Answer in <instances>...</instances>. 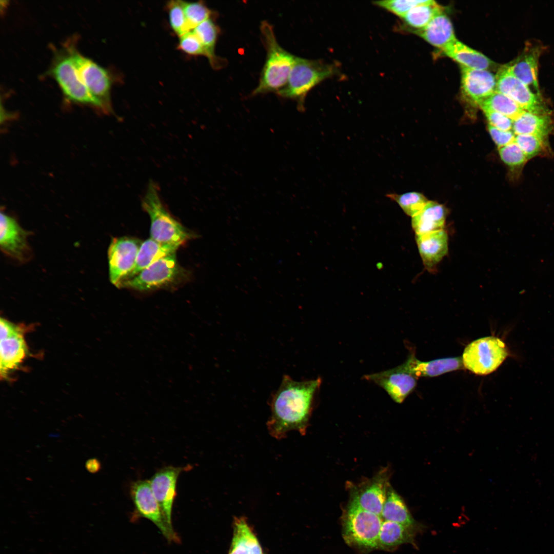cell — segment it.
<instances>
[{
    "mask_svg": "<svg viewBox=\"0 0 554 554\" xmlns=\"http://www.w3.org/2000/svg\"><path fill=\"white\" fill-rule=\"evenodd\" d=\"M389 472L381 469L371 479L352 487L349 501L361 509L381 517L390 486Z\"/></svg>",
    "mask_w": 554,
    "mask_h": 554,
    "instance_id": "cell-12",
    "label": "cell"
},
{
    "mask_svg": "<svg viewBox=\"0 0 554 554\" xmlns=\"http://www.w3.org/2000/svg\"><path fill=\"white\" fill-rule=\"evenodd\" d=\"M321 382L320 378L296 381L284 375L270 401L271 417L267 425L271 436L280 439L292 430L305 433Z\"/></svg>",
    "mask_w": 554,
    "mask_h": 554,
    "instance_id": "cell-1",
    "label": "cell"
},
{
    "mask_svg": "<svg viewBox=\"0 0 554 554\" xmlns=\"http://www.w3.org/2000/svg\"><path fill=\"white\" fill-rule=\"evenodd\" d=\"M177 48L189 55L207 56L203 46L192 30L179 37Z\"/></svg>",
    "mask_w": 554,
    "mask_h": 554,
    "instance_id": "cell-37",
    "label": "cell"
},
{
    "mask_svg": "<svg viewBox=\"0 0 554 554\" xmlns=\"http://www.w3.org/2000/svg\"><path fill=\"white\" fill-rule=\"evenodd\" d=\"M342 535L349 546L363 551L378 549L383 520L349 501L342 516Z\"/></svg>",
    "mask_w": 554,
    "mask_h": 554,
    "instance_id": "cell-4",
    "label": "cell"
},
{
    "mask_svg": "<svg viewBox=\"0 0 554 554\" xmlns=\"http://www.w3.org/2000/svg\"><path fill=\"white\" fill-rule=\"evenodd\" d=\"M381 517L384 521H391L411 527H423L410 513L402 497L390 485Z\"/></svg>",
    "mask_w": 554,
    "mask_h": 554,
    "instance_id": "cell-26",
    "label": "cell"
},
{
    "mask_svg": "<svg viewBox=\"0 0 554 554\" xmlns=\"http://www.w3.org/2000/svg\"><path fill=\"white\" fill-rule=\"evenodd\" d=\"M335 73L336 69L332 65L296 57L286 85L276 94L284 98L296 101L299 110H303L308 93Z\"/></svg>",
    "mask_w": 554,
    "mask_h": 554,
    "instance_id": "cell-5",
    "label": "cell"
},
{
    "mask_svg": "<svg viewBox=\"0 0 554 554\" xmlns=\"http://www.w3.org/2000/svg\"><path fill=\"white\" fill-rule=\"evenodd\" d=\"M499 153L502 161L510 167L520 166L528 160L515 141L499 148Z\"/></svg>",
    "mask_w": 554,
    "mask_h": 554,
    "instance_id": "cell-39",
    "label": "cell"
},
{
    "mask_svg": "<svg viewBox=\"0 0 554 554\" xmlns=\"http://www.w3.org/2000/svg\"><path fill=\"white\" fill-rule=\"evenodd\" d=\"M183 9L189 30H193L204 21L212 18L213 12L202 1H183Z\"/></svg>",
    "mask_w": 554,
    "mask_h": 554,
    "instance_id": "cell-34",
    "label": "cell"
},
{
    "mask_svg": "<svg viewBox=\"0 0 554 554\" xmlns=\"http://www.w3.org/2000/svg\"><path fill=\"white\" fill-rule=\"evenodd\" d=\"M443 51L448 56L460 63L461 66L486 70L491 65V61L486 56L457 39L448 45Z\"/></svg>",
    "mask_w": 554,
    "mask_h": 554,
    "instance_id": "cell-28",
    "label": "cell"
},
{
    "mask_svg": "<svg viewBox=\"0 0 554 554\" xmlns=\"http://www.w3.org/2000/svg\"><path fill=\"white\" fill-rule=\"evenodd\" d=\"M427 0H386L374 2V4L403 17L408 11Z\"/></svg>",
    "mask_w": 554,
    "mask_h": 554,
    "instance_id": "cell-38",
    "label": "cell"
},
{
    "mask_svg": "<svg viewBox=\"0 0 554 554\" xmlns=\"http://www.w3.org/2000/svg\"><path fill=\"white\" fill-rule=\"evenodd\" d=\"M545 137L530 134L516 135L515 142L527 159L537 155L544 147Z\"/></svg>",
    "mask_w": 554,
    "mask_h": 554,
    "instance_id": "cell-36",
    "label": "cell"
},
{
    "mask_svg": "<svg viewBox=\"0 0 554 554\" xmlns=\"http://www.w3.org/2000/svg\"><path fill=\"white\" fill-rule=\"evenodd\" d=\"M192 31L203 46L206 53V57L212 68L219 69L225 66L226 60L218 57L215 53L220 28L213 19L210 18L204 21Z\"/></svg>",
    "mask_w": 554,
    "mask_h": 554,
    "instance_id": "cell-29",
    "label": "cell"
},
{
    "mask_svg": "<svg viewBox=\"0 0 554 554\" xmlns=\"http://www.w3.org/2000/svg\"><path fill=\"white\" fill-rule=\"evenodd\" d=\"M23 329L1 340L0 373L1 378H6L9 372L15 369L23 362L27 352Z\"/></svg>",
    "mask_w": 554,
    "mask_h": 554,
    "instance_id": "cell-19",
    "label": "cell"
},
{
    "mask_svg": "<svg viewBox=\"0 0 554 554\" xmlns=\"http://www.w3.org/2000/svg\"><path fill=\"white\" fill-rule=\"evenodd\" d=\"M508 355L505 344L500 339L491 336L469 343L464 349L462 359L465 368L483 375L495 371Z\"/></svg>",
    "mask_w": 554,
    "mask_h": 554,
    "instance_id": "cell-7",
    "label": "cell"
},
{
    "mask_svg": "<svg viewBox=\"0 0 554 554\" xmlns=\"http://www.w3.org/2000/svg\"><path fill=\"white\" fill-rule=\"evenodd\" d=\"M489 133L499 148L505 146L515 141L516 135L512 130L504 131L489 124Z\"/></svg>",
    "mask_w": 554,
    "mask_h": 554,
    "instance_id": "cell-41",
    "label": "cell"
},
{
    "mask_svg": "<svg viewBox=\"0 0 554 554\" xmlns=\"http://www.w3.org/2000/svg\"><path fill=\"white\" fill-rule=\"evenodd\" d=\"M182 467L168 466L155 473L149 480L152 492L168 523L172 524V510L176 495V483Z\"/></svg>",
    "mask_w": 554,
    "mask_h": 554,
    "instance_id": "cell-16",
    "label": "cell"
},
{
    "mask_svg": "<svg viewBox=\"0 0 554 554\" xmlns=\"http://www.w3.org/2000/svg\"><path fill=\"white\" fill-rule=\"evenodd\" d=\"M423 527L408 526L383 520L379 536L378 549L391 550L407 543L416 546L415 536L422 530Z\"/></svg>",
    "mask_w": 554,
    "mask_h": 554,
    "instance_id": "cell-20",
    "label": "cell"
},
{
    "mask_svg": "<svg viewBox=\"0 0 554 554\" xmlns=\"http://www.w3.org/2000/svg\"><path fill=\"white\" fill-rule=\"evenodd\" d=\"M160 193L158 185L150 181L142 201V206L151 220L150 238L160 243L179 247L192 235L169 212Z\"/></svg>",
    "mask_w": 554,
    "mask_h": 554,
    "instance_id": "cell-3",
    "label": "cell"
},
{
    "mask_svg": "<svg viewBox=\"0 0 554 554\" xmlns=\"http://www.w3.org/2000/svg\"><path fill=\"white\" fill-rule=\"evenodd\" d=\"M550 118L545 113L524 111L513 120L515 135L530 134L545 137L550 130Z\"/></svg>",
    "mask_w": 554,
    "mask_h": 554,
    "instance_id": "cell-30",
    "label": "cell"
},
{
    "mask_svg": "<svg viewBox=\"0 0 554 554\" xmlns=\"http://www.w3.org/2000/svg\"><path fill=\"white\" fill-rule=\"evenodd\" d=\"M142 242L137 239L123 236L112 239L108 250L109 278L118 287L133 270Z\"/></svg>",
    "mask_w": 554,
    "mask_h": 554,
    "instance_id": "cell-11",
    "label": "cell"
},
{
    "mask_svg": "<svg viewBox=\"0 0 554 554\" xmlns=\"http://www.w3.org/2000/svg\"><path fill=\"white\" fill-rule=\"evenodd\" d=\"M416 240L423 264L432 271L448 252V234L444 229L416 234Z\"/></svg>",
    "mask_w": 554,
    "mask_h": 554,
    "instance_id": "cell-18",
    "label": "cell"
},
{
    "mask_svg": "<svg viewBox=\"0 0 554 554\" xmlns=\"http://www.w3.org/2000/svg\"><path fill=\"white\" fill-rule=\"evenodd\" d=\"M70 49L82 82L90 94L101 103L104 110L110 112L112 81L110 74L105 69L82 55L73 47Z\"/></svg>",
    "mask_w": 554,
    "mask_h": 554,
    "instance_id": "cell-9",
    "label": "cell"
},
{
    "mask_svg": "<svg viewBox=\"0 0 554 554\" xmlns=\"http://www.w3.org/2000/svg\"><path fill=\"white\" fill-rule=\"evenodd\" d=\"M497 77L496 91L511 98L525 111L545 113L539 96L513 74L509 65L502 67Z\"/></svg>",
    "mask_w": 554,
    "mask_h": 554,
    "instance_id": "cell-14",
    "label": "cell"
},
{
    "mask_svg": "<svg viewBox=\"0 0 554 554\" xmlns=\"http://www.w3.org/2000/svg\"><path fill=\"white\" fill-rule=\"evenodd\" d=\"M364 378L382 388L398 403H402L414 390L417 379L404 363L390 369L365 375Z\"/></svg>",
    "mask_w": 554,
    "mask_h": 554,
    "instance_id": "cell-13",
    "label": "cell"
},
{
    "mask_svg": "<svg viewBox=\"0 0 554 554\" xmlns=\"http://www.w3.org/2000/svg\"><path fill=\"white\" fill-rule=\"evenodd\" d=\"M479 105L483 110L496 111L513 120L525 111L511 98L496 91Z\"/></svg>",
    "mask_w": 554,
    "mask_h": 554,
    "instance_id": "cell-31",
    "label": "cell"
},
{
    "mask_svg": "<svg viewBox=\"0 0 554 554\" xmlns=\"http://www.w3.org/2000/svg\"><path fill=\"white\" fill-rule=\"evenodd\" d=\"M386 196L396 202L404 212L411 217L419 213L428 201L422 194L417 192L401 194L390 193Z\"/></svg>",
    "mask_w": 554,
    "mask_h": 554,
    "instance_id": "cell-33",
    "label": "cell"
},
{
    "mask_svg": "<svg viewBox=\"0 0 554 554\" xmlns=\"http://www.w3.org/2000/svg\"><path fill=\"white\" fill-rule=\"evenodd\" d=\"M446 217L444 206L434 201H428L423 209L412 217V227L416 234L442 230Z\"/></svg>",
    "mask_w": 554,
    "mask_h": 554,
    "instance_id": "cell-24",
    "label": "cell"
},
{
    "mask_svg": "<svg viewBox=\"0 0 554 554\" xmlns=\"http://www.w3.org/2000/svg\"><path fill=\"white\" fill-rule=\"evenodd\" d=\"M228 554H265L253 529L244 517H235Z\"/></svg>",
    "mask_w": 554,
    "mask_h": 554,
    "instance_id": "cell-21",
    "label": "cell"
},
{
    "mask_svg": "<svg viewBox=\"0 0 554 554\" xmlns=\"http://www.w3.org/2000/svg\"><path fill=\"white\" fill-rule=\"evenodd\" d=\"M260 30L266 57L258 85L252 94L278 92L286 85L296 56L282 48L278 43L273 26L266 21L262 22Z\"/></svg>",
    "mask_w": 554,
    "mask_h": 554,
    "instance_id": "cell-2",
    "label": "cell"
},
{
    "mask_svg": "<svg viewBox=\"0 0 554 554\" xmlns=\"http://www.w3.org/2000/svg\"><path fill=\"white\" fill-rule=\"evenodd\" d=\"M489 125L504 131L512 130L513 120L499 112L489 110H483Z\"/></svg>",
    "mask_w": 554,
    "mask_h": 554,
    "instance_id": "cell-40",
    "label": "cell"
},
{
    "mask_svg": "<svg viewBox=\"0 0 554 554\" xmlns=\"http://www.w3.org/2000/svg\"><path fill=\"white\" fill-rule=\"evenodd\" d=\"M49 73L55 80L67 99L75 103L92 105L104 110L101 103L90 94L80 78L70 48L66 53L55 57Z\"/></svg>",
    "mask_w": 554,
    "mask_h": 554,
    "instance_id": "cell-8",
    "label": "cell"
},
{
    "mask_svg": "<svg viewBox=\"0 0 554 554\" xmlns=\"http://www.w3.org/2000/svg\"><path fill=\"white\" fill-rule=\"evenodd\" d=\"M404 364L416 378L433 377L461 369L463 367L462 357L448 358L423 362L418 360L413 353L410 354Z\"/></svg>",
    "mask_w": 554,
    "mask_h": 554,
    "instance_id": "cell-22",
    "label": "cell"
},
{
    "mask_svg": "<svg viewBox=\"0 0 554 554\" xmlns=\"http://www.w3.org/2000/svg\"><path fill=\"white\" fill-rule=\"evenodd\" d=\"M170 26L173 31L180 37L189 31L183 9V1H170L166 4Z\"/></svg>",
    "mask_w": 554,
    "mask_h": 554,
    "instance_id": "cell-35",
    "label": "cell"
},
{
    "mask_svg": "<svg viewBox=\"0 0 554 554\" xmlns=\"http://www.w3.org/2000/svg\"><path fill=\"white\" fill-rule=\"evenodd\" d=\"M462 88L464 94L478 105L496 91L497 80L486 70L461 66Z\"/></svg>",
    "mask_w": 554,
    "mask_h": 554,
    "instance_id": "cell-17",
    "label": "cell"
},
{
    "mask_svg": "<svg viewBox=\"0 0 554 554\" xmlns=\"http://www.w3.org/2000/svg\"><path fill=\"white\" fill-rule=\"evenodd\" d=\"M431 45L443 49L456 39L452 25L443 11L422 29L414 31Z\"/></svg>",
    "mask_w": 554,
    "mask_h": 554,
    "instance_id": "cell-23",
    "label": "cell"
},
{
    "mask_svg": "<svg viewBox=\"0 0 554 554\" xmlns=\"http://www.w3.org/2000/svg\"><path fill=\"white\" fill-rule=\"evenodd\" d=\"M178 248L175 246L160 243L151 238L146 240L142 242L137 253L134 267L126 279L134 276L156 261L175 254Z\"/></svg>",
    "mask_w": 554,
    "mask_h": 554,
    "instance_id": "cell-25",
    "label": "cell"
},
{
    "mask_svg": "<svg viewBox=\"0 0 554 554\" xmlns=\"http://www.w3.org/2000/svg\"><path fill=\"white\" fill-rule=\"evenodd\" d=\"M0 327L1 340L6 339L23 329L20 326L14 324L3 318H1L0 320Z\"/></svg>",
    "mask_w": 554,
    "mask_h": 554,
    "instance_id": "cell-42",
    "label": "cell"
},
{
    "mask_svg": "<svg viewBox=\"0 0 554 554\" xmlns=\"http://www.w3.org/2000/svg\"><path fill=\"white\" fill-rule=\"evenodd\" d=\"M130 494L137 513L153 522L169 542H177L179 538L172 525L164 516L148 480H138L130 486Z\"/></svg>",
    "mask_w": 554,
    "mask_h": 554,
    "instance_id": "cell-10",
    "label": "cell"
},
{
    "mask_svg": "<svg viewBox=\"0 0 554 554\" xmlns=\"http://www.w3.org/2000/svg\"><path fill=\"white\" fill-rule=\"evenodd\" d=\"M28 235L14 218L1 213L0 245L4 253L20 262L28 261L31 255Z\"/></svg>",
    "mask_w": 554,
    "mask_h": 554,
    "instance_id": "cell-15",
    "label": "cell"
},
{
    "mask_svg": "<svg viewBox=\"0 0 554 554\" xmlns=\"http://www.w3.org/2000/svg\"><path fill=\"white\" fill-rule=\"evenodd\" d=\"M441 12L442 8L436 2L427 0L426 3L413 8L402 18L407 25L418 30L426 26Z\"/></svg>",
    "mask_w": 554,
    "mask_h": 554,
    "instance_id": "cell-32",
    "label": "cell"
},
{
    "mask_svg": "<svg viewBox=\"0 0 554 554\" xmlns=\"http://www.w3.org/2000/svg\"><path fill=\"white\" fill-rule=\"evenodd\" d=\"M540 52L537 49H526L511 65L513 74L525 84L538 90V64Z\"/></svg>",
    "mask_w": 554,
    "mask_h": 554,
    "instance_id": "cell-27",
    "label": "cell"
},
{
    "mask_svg": "<svg viewBox=\"0 0 554 554\" xmlns=\"http://www.w3.org/2000/svg\"><path fill=\"white\" fill-rule=\"evenodd\" d=\"M187 275L173 254L156 261L134 276L126 279L118 288L144 291L170 287L184 281Z\"/></svg>",
    "mask_w": 554,
    "mask_h": 554,
    "instance_id": "cell-6",
    "label": "cell"
},
{
    "mask_svg": "<svg viewBox=\"0 0 554 554\" xmlns=\"http://www.w3.org/2000/svg\"><path fill=\"white\" fill-rule=\"evenodd\" d=\"M87 470L92 473L97 472L101 468L100 462L96 458L88 459L85 464Z\"/></svg>",
    "mask_w": 554,
    "mask_h": 554,
    "instance_id": "cell-43",
    "label": "cell"
}]
</instances>
